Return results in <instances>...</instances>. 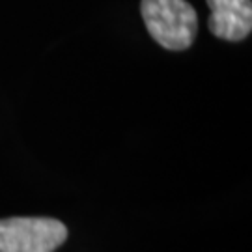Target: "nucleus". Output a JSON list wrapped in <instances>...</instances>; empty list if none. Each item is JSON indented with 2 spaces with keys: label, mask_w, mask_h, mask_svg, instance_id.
<instances>
[{
  "label": "nucleus",
  "mask_w": 252,
  "mask_h": 252,
  "mask_svg": "<svg viewBox=\"0 0 252 252\" xmlns=\"http://www.w3.org/2000/svg\"><path fill=\"white\" fill-rule=\"evenodd\" d=\"M65 239L67 228L56 219H0V252H54Z\"/></svg>",
  "instance_id": "f03ea898"
},
{
  "label": "nucleus",
  "mask_w": 252,
  "mask_h": 252,
  "mask_svg": "<svg viewBox=\"0 0 252 252\" xmlns=\"http://www.w3.org/2000/svg\"><path fill=\"white\" fill-rule=\"evenodd\" d=\"M211 15L207 27L226 41H241L252 30V2L251 0H207Z\"/></svg>",
  "instance_id": "7ed1b4c3"
},
{
  "label": "nucleus",
  "mask_w": 252,
  "mask_h": 252,
  "mask_svg": "<svg viewBox=\"0 0 252 252\" xmlns=\"http://www.w3.org/2000/svg\"><path fill=\"white\" fill-rule=\"evenodd\" d=\"M140 11L150 36L168 51H185L198 32V15L185 0H142Z\"/></svg>",
  "instance_id": "f257e3e1"
}]
</instances>
